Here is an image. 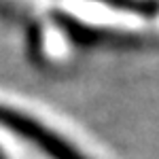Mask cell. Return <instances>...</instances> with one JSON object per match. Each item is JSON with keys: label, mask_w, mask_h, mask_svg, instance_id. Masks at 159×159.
<instances>
[{"label": "cell", "mask_w": 159, "mask_h": 159, "mask_svg": "<svg viewBox=\"0 0 159 159\" xmlns=\"http://www.w3.org/2000/svg\"><path fill=\"white\" fill-rule=\"evenodd\" d=\"M0 127L11 129L13 134H17L30 144L38 147L43 153H47L51 159H85L70 142H66L51 127L13 106L0 104Z\"/></svg>", "instance_id": "obj_1"}]
</instances>
